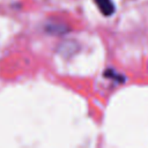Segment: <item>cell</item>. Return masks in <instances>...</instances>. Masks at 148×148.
<instances>
[{"label":"cell","mask_w":148,"mask_h":148,"mask_svg":"<svg viewBox=\"0 0 148 148\" xmlns=\"http://www.w3.org/2000/svg\"><path fill=\"white\" fill-rule=\"evenodd\" d=\"M95 3L99 8L101 13L105 16L112 15L116 10V7H114V3L112 2V0H95Z\"/></svg>","instance_id":"6da1fadb"},{"label":"cell","mask_w":148,"mask_h":148,"mask_svg":"<svg viewBox=\"0 0 148 148\" xmlns=\"http://www.w3.org/2000/svg\"><path fill=\"white\" fill-rule=\"evenodd\" d=\"M68 29L62 25V24H49L46 25V31H49L50 34H53V35H61V34H65Z\"/></svg>","instance_id":"7a4b0ae2"}]
</instances>
